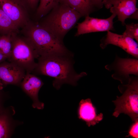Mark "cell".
<instances>
[{
	"mask_svg": "<svg viewBox=\"0 0 138 138\" xmlns=\"http://www.w3.org/2000/svg\"><path fill=\"white\" fill-rule=\"evenodd\" d=\"M73 55L55 54L40 57L34 70L39 74L54 78L53 85L57 89L64 84L76 86L77 81L87 74L85 72L78 73L75 71Z\"/></svg>",
	"mask_w": 138,
	"mask_h": 138,
	"instance_id": "obj_1",
	"label": "cell"
},
{
	"mask_svg": "<svg viewBox=\"0 0 138 138\" xmlns=\"http://www.w3.org/2000/svg\"><path fill=\"white\" fill-rule=\"evenodd\" d=\"M24 28L25 37L32 45L38 58L53 54H72L65 46L62 40L39 24L28 22Z\"/></svg>",
	"mask_w": 138,
	"mask_h": 138,
	"instance_id": "obj_2",
	"label": "cell"
},
{
	"mask_svg": "<svg viewBox=\"0 0 138 138\" xmlns=\"http://www.w3.org/2000/svg\"><path fill=\"white\" fill-rule=\"evenodd\" d=\"M52 10L39 24L63 40L67 32L82 16L61 1Z\"/></svg>",
	"mask_w": 138,
	"mask_h": 138,
	"instance_id": "obj_3",
	"label": "cell"
},
{
	"mask_svg": "<svg viewBox=\"0 0 138 138\" xmlns=\"http://www.w3.org/2000/svg\"><path fill=\"white\" fill-rule=\"evenodd\" d=\"M118 88L122 95L112 101L115 106L113 116L117 117L124 113L133 122L138 121V76L131 75L128 83L121 84Z\"/></svg>",
	"mask_w": 138,
	"mask_h": 138,
	"instance_id": "obj_4",
	"label": "cell"
},
{
	"mask_svg": "<svg viewBox=\"0 0 138 138\" xmlns=\"http://www.w3.org/2000/svg\"><path fill=\"white\" fill-rule=\"evenodd\" d=\"M12 48L11 56L8 60L24 69L26 73L34 71L37 63L35 59L38 56L32 45L25 37L18 36L17 33L13 34Z\"/></svg>",
	"mask_w": 138,
	"mask_h": 138,
	"instance_id": "obj_5",
	"label": "cell"
},
{
	"mask_svg": "<svg viewBox=\"0 0 138 138\" xmlns=\"http://www.w3.org/2000/svg\"><path fill=\"white\" fill-rule=\"evenodd\" d=\"M105 67L109 71H113L112 78L122 84L129 83L130 75L138 76V59L134 58H122L116 54L113 61Z\"/></svg>",
	"mask_w": 138,
	"mask_h": 138,
	"instance_id": "obj_6",
	"label": "cell"
},
{
	"mask_svg": "<svg viewBox=\"0 0 138 138\" xmlns=\"http://www.w3.org/2000/svg\"><path fill=\"white\" fill-rule=\"evenodd\" d=\"M102 3L110 12L117 16L123 25L128 18L138 19L136 0H103Z\"/></svg>",
	"mask_w": 138,
	"mask_h": 138,
	"instance_id": "obj_7",
	"label": "cell"
},
{
	"mask_svg": "<svg viewBox=\"0 0 138 138\" xmlns=\"http://www.w3.org/2000/svg\"><path fill=\"white\" fill-rule=\"evenodd\" d=\"M106 36L101 40L100 46L104 49L111 44L119 47L133 58L138 59V43L134 39L123 34H119L107 31Z\"/></svg>",
	"mask_w": 138,
	"mask_h": 138,
	"instance_id": "obj_8",
	"label": "cell"
},
{
	"mask_svg": "<svg viewBox=\"0 0 138 138\" xmlns=\"http://www.w3.org/2000/svg\"><path fill=\"white\" fill-rule=\"evenodd\" d=\"M0 5L18 29L28 23L27 8L20 0H0Z\"/></svg>",
	"mask_w": 138,
	"mask_h": 138,
	"instance_id": "obj_9",
	"label": "cell"
},
{
	"mask_svg": "<svg viewBox=\"0 0 138 138\" xmlns=\"http://www.w3.org/2000/svg\"><path fill=\"white\" fill-rule=\"evenodd\" d=\"M116 16L114 13L109 17L101 19L91 17L88 15L85 16V20L78 24L77 31L75 35L78 36L80 35L93 32L108 31L113 29V20Z\"/></svg>",
	"mask_w": 138,
	"mask_h": 138,
	"instance_id": "obj_10",
	"label": "cell"
},
{
	"mask_svg": "<svg viewBox=\"0 0 138 138\" xmlns=\"http://www.w3.org/2000/svg\"><path fill=\"white\" fill-rule=\"evenodd\" d=\"M23 68L11 62L0 63V79L3 84L17 85L21 83L26 74Z\"/></svg>",
	"mask_w": 138,
	"mask_h": 138,
	"instance_id": "obj_11",
	"label": "cell"
},
{
	"mask_svg": "<svg viewBox=\"0 0 138 138\" xmlns=\"http://www.w3.org/2000/svg\"><path fill=\"white\" fill-rule=\"evenodd\" d=\"M30 73H26L21 83V87L32 99V107L42 109L44 108V104L39 101L38 94L43 83L40 78Z\"/></svg>",
	"mask_w": 138,
	"mask_h": 138,
	"instance_id": "obj_12",
	"label": "cell"
},
{
	"mask_svg": "<svg viewBox=\"0 0 138 138\" xmlns=\"http://www.w3.org/2000/svg\"><path fill=\"white\" fill-rule=\"evenodd\" d=\"M78 118L85 121L89 127L98 123L103 118V114L100 113L97 114L95 108L90 99H82L80 102L78 109Z\"/></svg>",
	"mask_w": 138,
	"mask_h": 138,
	"instance_id": "obj_13",
	"label": "cell"
},
{
	"mask_svg": "<svg viewBox=\"0 0 138 138\" xmlns=\"http://www.w3.org/2000/svg\"><path fill=\"white\" fill-rule=\"evenodd\" d=\"M71 8L86 16L92 11L94 7L91 0H61Z\"/></svg>",
	"mask_w": 138,
	"mask_h": 138,
	"instance_id": "obj_14",
	"label": "cell"
},
{
	"mask_svg": "<svg viewBox=\"0 0 138 138\" xmlns=\"http://www.w3.org/2000/svg\"><path fill=\"white\" fill-rule=\"evenodd\" d=\"M18 29L3 10L0 5V34L17 33Z\"/></svg>",
	"mask_w": 138,
	"mask_h": 138,
	"instance_id": "obj_15",
	"label": "cell"
},
{
	"mask_svg": "<svg viewBox=\"0 0 138 138\" xmlns=\"http://www.w3.org/2000/svg\"><path fill=\"white\" fill-rule=\"evenodd\" d=\"M13 34L0 35V52L6 56L8 60L12 53Z\"/></svg>",
	"mask_w": 138,
	"mask_h": 138,
	"instance_id": "obj_16",
	"label": "cell"
},
{
	"mask_svg": "<svg viewBox=\"0 0 138 138\" xmlns=\"http://www.w3.org/2000/svg\"><path fill=\"white\" fill-rule=\"evenodd\" d=\"M61 0H40L37 10L38 16L42 17L57 5Z\"/></svg>",
	"mask_w": 138,
	"mask_h": 138,
	"instance_id": "obj_17",
	"label": "cell"
},
{
	"mask_svg": "<svg viewBox=\"0 0 138 138\" xmlns=\"http://www.w3.org/2000/svg\"><path fill=\"white\" fill-rule=\"evenodd\" d=\"M7 115L0 113V138H8L10 132L9 123Z\"/></svg>",
	"mask_w": 138,
	"mask_h": 138,
	"instance_id": "obj_18",
	"label": "cell"
},
{
	"mask_svg": "<svg viewBox=\"0 0 138 138\" xmlns=\"http://www.w3.org/2000/svg\"><path fill=\"white\" fill-rule=\"evenodd\" d=\"M126 29L123 34L138 42V24L132 23L126 25Z\"/></svg>",
	"mask_w": 138,
	"mask_h": 138,
	"instance_id": "obj_19",
	"label": "cell"
},
{
	"mask_svg": "<svg viewBox=\"0 0 138 138\" xmlns=\"http://www.w3.org/2000/svg\"><path fill=\"white\" fill-rule=\"evenodd\" d=\"M134 122L131 126L129 131V134L127 136H130L134 138H138V121Z\"/></svg>",
	"mask_w": 138,
	"mask_h": 138,
	"instance_id": "obj_20",
	"label": "cell"
},
{
	"mask_svg": "<svg viewBox=\"0 0 138 138\" xmlns=\"http://www.w3.org/2000/svg\"><path fill=\"white\" fill-rule=\"evenodd\" d=\"M26 7L34 9L37 6L40 0H20Z\"/></svg>",
	"mask_w": 138,
	"mask_h": 138,
	"instance_id": "obj_21",
	"label": "cell"
},
{
	"mask_svg": "<svg viewBox=\"0 0 138 138\" xmlns=\"http://www.w3.org/2000/svg\"><path fill=\"white\" fill-rule=\"evenodd\" d=\"M92 4L94 6L97 7L101 8L103 7V0H91Z\"/></svg>",
	"mask_w": 138,
	"mask_h": 138,
	"instance_id": "obj_22",
	"label": "cell"
},
{
	"mask_svg": "<svg viewBox=\"0 0 138 138\" xmlns=\"http://www.w3.org/2000/svg\"><path fill=\"white\" fill-rule=\"evenodd\" d=\"M7 58L6 56L0 52V63L4 61Z\"/></svg>",
	"mask_w": 138,
	"mask_h": 138,
	"instance_id": "obj_23",
	"label": "cell"
},
{
	"mask_svg": "<svg viewBox=\"0 0 138 138\" xmlns=\"http://www.w3.org/2000/svg\"><path fill=\"white\" fill-rule=\"evenodd\" d=\"M3 85L1 80L0 79V91L3 89Z\"/></svg>",
	"mask_w": 138,
	"mask_h": 138,
	"instance_id": "obj_24",
	"label": "cell"
},
{
	"mask_svg": "<svg viewBox=\"0 0 138 138\" xmlns=\"http://www.w3.org/2000/svg\"><path fill=\"white\" fill-rule=\"evenodd\" d=\"M1 96H0V113H1L2 112L1 110V104H0V99H1Z\"/></svg>",
	"mask_w": 138,
	"mask_h": 138,
	"instance_id": "obj_25",
	"label": "cell"
}]
</instances>
